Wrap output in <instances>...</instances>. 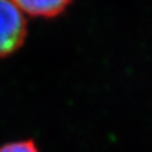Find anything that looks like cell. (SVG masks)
I'll return each instance as SVG.
<instances>
[{
	"label": "cell",
	"instance_id": "cell-1",
	"mask_svg": "<svg viewBox=\"0 0 152 152\" xmlns=\"http://www.w3.org/2000/svg\"><path fill=\"white\" fill-rule=\"evenodd\" d=\"M28 35L25 15L12 0H0V59L18 52Z\"/></svg>",
	"mask_w": 152,
	"mask_h": 152
},
{
	"label": "cell",
	"instance_id": "cell-2",
	"mask_svg": "<svg viewBox=\"0 0 152 152\" xmlns=\"http://www.w3.org/2000/svg\"><path fill=\"white\" fill-rule=\"evenodd\" d=\"M24 15L36 18H55L64 13L73 0H12Z\"/></svg>",
	"mask_w": 152,
	"mask_h": 152
},
{
	"label": "cell",
	"instance_id": "cell-3",
	"mask_svg": "<svg viewBox=\"0 0 152 152\" xmlns=\"http://www.w3.org/2000/svg\"><path fill=\"white\" fill-rule=\"evenodd\" d=\"M0 152H40L36 142L31 139L11 141L0 146Z\"/></svg>",
	"mask_w": 152,
	"mask_h": 152
}]
</instances>
